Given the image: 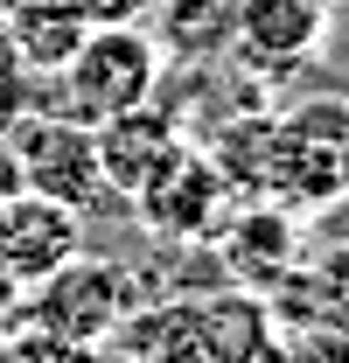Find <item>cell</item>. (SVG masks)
I'll use <instances>...</instances> for the list:
<instances>
[{"instance_id": "obj_12", "label": "cell", "mask_w": 349, "mask_h": 363, "mask_svg": "<svg viewBox=\"0 0 349 363\" xmlns=\"http://www.w3.org/2000/svg\"><path fill=\"white\" fill-rule=\"evenodd\" d=\"M7 35H14L21 70H28L35 84H49V77L77 56V43L91 35V21L70 0H14V7H7Z\"/></svg>"}, {"instance_id": "obj_2", "label": "cell", "mask_w": 349, "mask_h": 363, "mask_svg": "<svg viewBox=\"0 0 349 363\" xmlns=\"http://www.w3.org/2000/svg\"><path fill=\"white\" fill-rule=\"evenodd\" d=\"M147 98H161V49L147 28H91L77 56L49 77V112L77 126H105L112 112H133Z\"/></svg>"}, {"instance_id": "obj_1", "label": "cell", "mask_w": 349, "mask_h": 363, "mask_svg": "<svg viewBox=\"0 0 349 363\" xmlns=\"http://www.w3.org/2000/svg\"><path fill=\"white\" fill-rule=\"evenodd\" d=\"M349 196V91H314L272 112L265 203L294 217H328Z\"/></svg>"}, {"instance_id": "obj_4", "label": "cell", "mask_w": 349, "mask_h": 363, "mask_svg": "<svg viewBox=\"0 0 349 363\" xmlns=\"http://www.w3.org/2000/svg\"><path fill=\"white\" fill-rule=\"evenodd\" d=\"M7 140H14V168H21V189H28V196H49V203H63V210H91V203L105 196L91 126L49 112V105H28V112L7 119Z\"/></svg>"}, {"instance_id": "obj_10", "label": "cell", "mask_w": 349, "mask_h": 363, "mask_svg": "<svg viewBox=\"0 0 349 363\" xmlns=\"http://www.w3.org/2000/svg\"><path fill=\"white\" fill-rule=\"evenodd\" d=\"M272 315L294 335H349V238H336L314 266H294L287 279H272Z\"/></svg>"}, {"instance_id": "obj_6", "label": "cell", "mask_w": 349, "mask_h": 363, "mask_svg": "<svg viewBox=\"0 0 349 363\" xmlns=\"http://www.w3.org/2000/svg\"><path fill=\"white\" fill-rule=\"evenodd\" d=\"M91 147H98V182L133 203L147 182L168 168V154L189 147V126H182L174 105L147 98V105H133V112H112L105 126H91Z\"/></svg>"}, {"instance_id": "obj_7", "label": "cell", "mask_w": 349, "mask_h": 363, "mask_svg": "<svg viewBox=\"0 0 349 363\" xmlns=\"http://www.w3.org/2000/svg\"><path fill=\"white\" fill-rule=\"evenodd\" d=\"M77 252H84V210H63V203L28 196V189L0 196V279L35 286Z\"/></svg>"}, {"instance_id": "obj_16", "label": "cell", "mask_w": 349, "mask_h": 363, "mask_svg": "<svg viewBox=\"0 0 349 363\" xmlns=\"http://www.w3.org/2000/svg\"><path fill=\"white\" fill-rule=\"evenodd\" d=\"M7 7H14V0H0V14H7Z\"/></svg>"}, {"instance_id": "obj_9", "label": "cell", "mask_w": 349, "mask_h": 363, "mask_svg": "<svg viewBox=\"0 0 349 363\" xmlns=\"http://www.w3.org/2000/svg\"><path fill=\"white\" fill-rule=\"evenodd\" d=\"M217 238H223V266L252 286H272L301 266V217L279 203H238Z\"/></svg>"}, {"instance_id": "obj_3", "label": "cell", "mask_w": 349, "mask_h": 363, "mask_svg": "<svg viewBox=\"0 0 349 363\" xmlns=\"http://www.w3.org/2000/svg\"><path fill=\"white\" fill-rule=\"evenodd\" d=\"M21 315L35 335H49L56 350H98L112 342V328L126 321V266L112 259H63V266L21 286Z\"/></svg>"}, {"instance_id": "obj_11", "label": "cell", "mask_w": 349, "mask_h": 363, "mask_svg": "<svg viewBox=\"0 0 349 363\" xmlns=\"http://www.w3.org/2000/svg\"><path fill=\"white\" fill-rule=\"evenodd\" d=\"M238 28V0H154L147 7V35L161 49V63H223Z\"/></svg>"}, {"instance_id": "obj_5", "label": "cell", "mask_w": 349, "mask_h": 363, "mask_svg": "<svg viewBox=\"0 0 349 363\" xmlns=\"http://www.w3.org/2000/svg\"><path fill=\"white\" fill-rule=\"evenodd\" d=\"M133 210H140V224L154 230V238H182L189 245V238H217L238 203H231L223 175L210 168V154L189 140L182 154H168V168L133 196Z\"/></svg>"}, {"instance_id": "obj_13", "label": "cell", "mask_w": 349, "mask_h": 363, "mask_svg": "<svg viewBox=\"0 0 349 363\" xmlns=\"http://www.w3.org/2000/svg\"><path fill=\"white\" fill-rule=\"evenodd\" d=\"M35 77L21 70V56H14V35H7V14H0V126L14 119V112H28L35 105Z\"/></svg>"}, {"instance_id": "obj_14", "label": "cell", "mask_w": 349, "mask_h": 363, "mask_svg": "<svg viewBox=\"0 0 349 363\" xmlns=\"http://www.w3.org/2000/svg\"><path fill=\"white\" fill-rule=\"evenodd\" d=\"M91 28H147V7L154 0H70Z\"/></svg>"}, {"instance_id": "obj_15", "label": "cell", "mask_w": 349, "mask_h": 363, "mask_svg": "<svg viewBox=\"0 0 349 363\" xmlns=\"http://www.w3.org/2000/svg\"><path fill=\"white\" fill-rule=\"evenodd\" d=\"M14 189H21V168H14V140L0 126V196H14Z\"/></svg>"}, {"instance_id": "obj_8", "label": "cell", "mask_w": 349, "mask_h": 363, "mask_svg": "<svg viewBox=\"0 0 349 363\" xmlns=\"http://www.w3.org/2000/svg\"><path fill=\"white\" fill-rule=\"evenodd\" d=\"M328 43V0H238V28L231 56L259 77H287L314 63V49Z\"/></svg>"}]
</instances>
